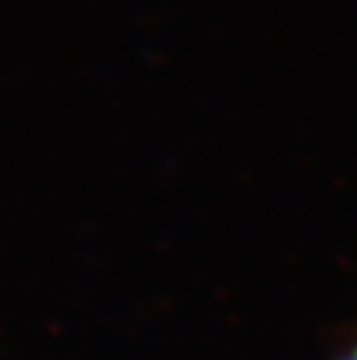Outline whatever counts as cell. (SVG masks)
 Masks as SVG:
<instances>
[{
	"label": "cell",
	"instance_id": "6da1fadb",
	"mask_svg": "<svg viewBox=\"0 0 357 360\" xmlns=\"http://www.w3.org/2000/svg\"><path fill=\"white\" fill-rule=\"evenodd\" d=\"M342 360H357V348L351 351V354H345V357H342Z\"/></svg>",
	"mask_w": 357,
	"mask_h": 360
}]
</instances>
